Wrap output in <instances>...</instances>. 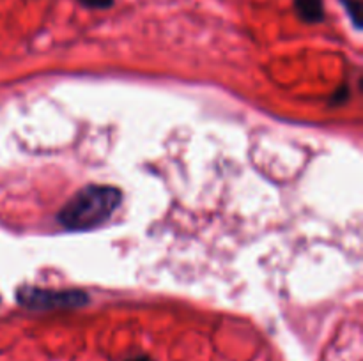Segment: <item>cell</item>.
<instances>
[{"instance_id":"obj_1","label":"cell","mask_w":363,"mask_h":361,"mask_svg":"<svg viewBox=\"0 0 363 361\" xmlns=\"http://www.w3.org/2000/svg\"><path fill=\"white\" fill-rule=\"evenodd\" d=\"M121 204V191L113 186L91 184L78 191L59 212V223L69 230H91L105 223Z\"/></svg>"},{"instance_id":"obj_2","label":"cell","mask_w":363,"mask_h":361,"mask_svg":"<svg viewBox=\"0 0 363 361\" xmlns=\"http://www.w3.org/2000/svg\"><path fill=\"white\" fill-rule=\"evenodd\" d=\"M18 303L30 310H57V308H78L89 303V296L82 290H48L39 287H20L16 292Z\"/></svg>"},{"instance_id":"obj_3","label":"cell","mask_w":363,"mask_h":361,"mask_svg":"<svg viewBox=\"0 0 363 361\" xmlns=\"http://www.w3.org/2000/svg\"><path fill=\"white\" fill-rule=\"evenodd\" d=\"M294 9L300 20L308 25L325 20V0H294Z\"/></svg>"},{"instance_id":"obj_4","label":"cell","mask_w":363,"mask_h":361,"mask_svg":"<svg viewBox=\"0 0 363 361\" xmlns=\"http://www.w3.org/2000/svg\"><path fill=\"white\" fill-rule=\"evenodd\" d=\"M340 2L344 4V7H346L347 14H350L351 20L354 21V25L360 27V9H362L360 0H340Z\"/></svg>"},{"instance_id":"obj_5","label":"cell","mask_w":363,"mask_h":361,"mask_svg":"<svg viewBox=\"0 0 363 361\" xmlns=\"http://www.w3.org/2000/svg\"><path fill=\"white\" fill-rule=\"evenodd\" d=\"M87 9H108L113 6V0H78Z\"/></svg>"},{"instance_id":"obj_6","label":"cell","mask_w":363,"mask_h":361,"mask_svg":"<svg viewBox=\"0 0 363 361\" xmlns=\"http://www.w3.org/2000/svg\"><path fill=\"white\" fill-rule=\"evenodd\" d=\"M126 361H151V357H147V356H135V357H131V360H126Z\"/></svg>"}]
</instances>
